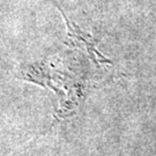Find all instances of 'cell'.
I'll return each instance as SVG.
<instances>
[{"instance_id": "obj_1", "label": "cell", "mask_w": 156, "mask_h": 156, "mask_svg": "<svg viewBox=\"0 0 156 156\" xmlns=\"http://www.w3.org/2000/svg\"><path fill=\"white\" fill-rule=\"evenodd\" d=\"M62 14L64 20H65V22H66L67 37H68V41H69V43L72 44V46H74V48H82V46H83L84 49L87 50V52L89 53V56L95 60V62H98L97 57L101 58L103 62H109L108 59H105L102 55H100V52L95 49V46L93 45V43H90L89 41L87 39V37L83 35V33L78 28V26H75V23L71 22L62 12Z\"/></svg>"}]
</instances>
